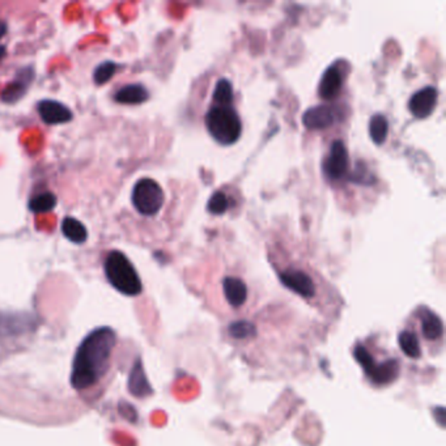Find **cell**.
Masks as SVG:
<instances>
[{
    "mask_svg": "<svg viewBox=\"0 0 446 446\" xmlns=\"http://www.w3.org/2000/svg\"><path fill=\"white\" fill-rule=\"evenodd\" d=\"M129 388H130L133 396L139 398L146 397L147 394H149L148 391H151L148 382L146 380V376H144V371H143L141 361H138L134 366L133 372H131V376H130Z\"/></svg>",
    "mask_w": 446,
    "mask_h": 446,
    "instance_id": "ac0fdd59",
    "label": "cell"
},
{
    "mask_svg": "<svg viewBox=\"0 0 446 446\" xmlns=\"http://www.w3.org/2000/svg\"><path fill=\"white\" fill-rule=\"evenodd\" d=\"M206 126L211 136L223 146L236 143L242 133L240 116L233 107L214 105L207 113Z\"/></svg>",
    "mask_w": 446,
    "mask_h": 446,
    "instance_id": "5b68a950",
    "label": "cell"
},
{
    "mask_svg": "<svg viewBox=\"0 0 446 446\" xmlns=\"http://www.w3.org/2000/svg\"><path fill=\"white\" fill-rule=\"evenodd\" d=\"M57 202H58L57 197L53 192L45 191V192H41V194H38V195L31 199L29 210L34 214L50 212L53 208H55Z\"/></svg>",
    "mask_w": 446,
    "mask_h": 446,
    "instance_id": "ffe728a7",
    "label": "cell"
},
{
    "mask_svg": "<svg viewBox=\"0 0 446 446\" xmlns=\"http://www.w3.org/2000/svg\"><path fill=\"white\" fill-rule=\"evenodd\" d=\"M116 335L110 327H99L84 338L72 363L71 385L77 391L92 388L102 380L110 366Z\"/></svg>",
    "mask_w": 446,
    "mask_h": 446,
    "instance_id": "6da1fadb",
    "label": "cell"
},
{
    "mask_svg": "<svg viewBox=\"0 0 446 446\" xmlns=\"http://www.w3.org/2000/svg\"><path fill=\"white\" fill-rule=\"evenodd\" d=\"M354 355L363 368L366 380L376 388H385L399 377V359L382 347L379 340L366 339L359 343Z\"/></svg>",
    "mask_w": 446,
    "mask_h": 446,
    "instance_id": "3957f363",
    "label": "cell"
},
{
    "mask_svg": "<svg viewBox=\"0 0 446 446\" xmlns=\"http://www.w3.org/2000/svg\"><path fill=\"white\" fill-rule=\"evenodd\" d=\"M32 77H33V74H32L31 70H29V72H26V74L23 72V75H18V77H17L16 80L9 84V87L3 91V93H1V99H3L4 102H9V104H13V102L18 101V99L24 96L25 92H26L28 87H29V83L32 82Z\"/></svg>",
    "mask_w": 446,
    "mask_h": 446,
    "instance_id": "9a60e30c",
    "label": "cell"
},
{
    "mask_svg": "<svg viewBox=\"0 0 446 446\" xmlns=\"http://www.w3.org/2000/svg\"><path fill=\"white\" fill-rule=\"evenodd\" d=\"M224 300L232 310H239L244 308L249 298L248 285L245 281L236 276H227L222 283Z\"/></svg>",
    "mask_w": 446,
    "mask_h": 446,
    "instance_id": "30bf717a",
    "label": "cell"
},
{
    "mask_svg": "<svg viewBox=\"0 0 446 446\" xmlns=\"http://www.w3.org/2000/svg\"><path fill=\"white\" fill-rule=\"evenodd\" d=\"M6 32H7V25H6V23L0 21V38L6 34Z\"/></svg>",
    "mask_w": 446,
    "mask_h": 446,
    "instance_id": "cb8c5ba5",
    "label": "cell"
},
{
    "mask_svg": "<svg viewBox=\"0 0 446 446\" xmlns=\"http://www.w3.org/2000/svg\"><path fill=\"white\" fill-rule=\"evenodd\" d=\"M62 232L67 240L74 244H83L88 239V232L82 222L68 216L62 223Z\"/></svg>",
    "mask_w": 446,
    "mask_h": 446,
    "instance_id": "e0dca14e",
    "label": "cell"
},
{
    "mask_svg": "<svg viewBox=\"0 0 446 446\" xmlns=\"http://www.w3.org/2000/svg\"><path fill=\"white\" fill-rule=\"evenodd\" d=\"M349 156L347 147L342 141H335L330 146L329 155L323 161V173L331 181L343 180L348 173Z\"/></svg>",
    "mask_w": 446,
    "mask_h": 446,
    "instance_id": "ba28073f",
    "label": "cell"
},
{
    "mask_svg": "<svg viewBox=\"0 0 446 446\" xmlns=\"http://www.w3.org/2000/svg\"><path fill=\"white\" fill-rule=\"evenodd\" d=\"M1 51H4V49H3V48H0V57L3 55V53H1Z\"/></svg>",
    "mask_w": 446,
    "mask_h": 446,
    "instance_id": "d4e9b609",
    "label": "cell"
},
{
    "mask_svg": "<svg viewBox=\"0 0 446 446\" xmlns=\"http://www.w3.org/2000/svg\"><path fill=\"white\" fill-rule=\"evenodd\" d=\"M343 87V72L338 66H330L323 74L318 93L323 99H334Z\"/></svg>",
    "mask_w": 446,
    "mask_h": 446,
    "instance_id": "5bb4252c",
    "label": "cell"
},
{
    "mask_svg": "<svg viewBox=\"0 0 446 446\" xmlns=\"http://www.w3.org/2000/svg\"><path fill=\"white\" fill-rule=\"evenodd\" d=\"M38 114L42 121L48 124H60L71 122L74 114L66 105L54 99H43L38 102Z\"/></svg>",
    "mask_w": 446,
    "mask_h": 446,
    "instance_id": "7c38bea8",
    "label": "cell"
},
{
    "mask_svg": "<svg viewBox=\"0 0 446 446\" xmlns=\"http://www.w3.org/2000/svg\"><path fill=\"white\" fill-rule=\"evenodd\" d=\"M388 134V118L382 114H376L369 121V135L377 146L385 143Z\"/></svg>",
    "mask_w": 446,
    "mask_h": 446,
    "instance_id": "d6986e66",
    "label": "cell"
},
{
    "mask_svg": "<svg viewBox=\"0 0 446 446\" xmlns=\"http://www.w3.org/2000/svg\"><path fill=\"white\" fill-rule=\"evenodd\" d=\"M279 279L285 288L292 290L304 300L310 301L317 298V284L314 283L313 278L303 270L287 268L279 273Z\"/></svg>",
    "mask_w": 446,
    "mask_h": 446,
    "instance_id": "52a82bcc",
    "label": "cell"
},
{
    "mask_svg": "<svg viewBox=\"0 0 446 446\" xmlns=\"http://www.w3.org/2000/svg\"><path fill=\"white\" fill-rule=\"evenodd\" d=\"M148 91L141 84H130L121 88L116 93V99L119 104L127 105H138L148 99Z\"/></svg>",
    "mask_w": 446,
    "mask_h": 446,
    "instance_id": "2e32d148",
    "label": "cell"
},
{
    "mask_svg": "<svg viewBox=\"0 0 446 446\" xmlns=\"http://www.w3.org/2000/svg\"><path fill=\"white\" fill-rule=\"evenodd\" d=\"M133 205L144 216L156 215L164 206L165 195L161 186L152 178H141L134 186Z\"/></svg>",
    "mask_w": 446,
    "mask_h": 446,
    "instance_id": "8992f818",
    "label": "cell"
},
{
    "mask_svg": "<svg viewBox=\"0 0 446 446\" xmlns=\"http://www.w3.org/2000/svg\"><path fill=\"white\" fill-rule=\"evenodd\" d=\"M437 104V91L433 87H425L420 91L413 93L408 102V109L411 114L419 119L430 116Z\"/></svg>",
    "mask_w": 446,
    "mask_h": 446,
    "instance_id": "8fae6325",
    "label": "cell"
},
{
    "mask_svg": "<svg viewBox=\"0 0 446 446\" xmlns=\"http://www.w3.org/2000/svg\"><path fill=\"white\" fill-rule=\"evenodd\" d=\"M338 121L339 110L330 105H318L308 109L303 116V124L309 130H325Z\"/></svg>",
    "mask_w": 446,
    "mask_h": 446,
    "instance_id": "9c48e42d",
    "label": "cell"
},
{
    "mask_svg": "<svg viewBox=\"0 0 446 446\" xmlns=\"http://www.w3.org/2000/svg\"><path fill=\"white\" fill-rule=\"evenodd\" d=\"M207 208L212 215H223L229 208V199L222 191H217L208 200Z\"/></svg>",
    "mask_w": 446,
    "mask_h": 446,
    "instance_id": "7402d4cb",
    "label": "cell"
},
{
    "mask_svg": "<svg viewBox=\"0 0 446 446\" xmlns=\"http://www.w3.org/2000/svg\"><path fill=\"white\" fill-rule=\"evenodd\" d=\"M104 268L109 283L118 292L131 298L141 295L143 285L139 273L124 253L118 250L110 251L105 259Z\"/></svg>",
    "mask_w": 446,
    "mask_h": 446,
    "instance_id": "277c9868",
    "label": "cell"
},
{
    "mask_svg": "<svg viewBox=\"0 0 446 446\" xmlns=\"http://www.w3.org/2000/svg\"><path fill=\"white\" fill-rule=\"evenodd\" d=\"M214 101L216 105L222 107H232L233 102V87L229 80L220 79L216 84L215 91H214Z\"/></svg>",
    "mask_w": 446,
    "mask_h": 446,
    "instance_id": "44dd1931",
    "label": "cell"
},
{
    "mask_svg": "<svg viewBox=\"0 0 446 446\" xmlns=\"http://www.w3.org/2000/svg\"><path fill=\"white\" fill-rule=\"evenodd\" d=\"M33 330V318L25 314L0 313V337H17Z\"/></svg>",
    "mask_w": 446,
    "mask_h": 446,
    "instance_id": "4fadbf2b",
    "label": "cell"
},
{
    "mask_svg": "<svg viewBox=\"0 0 446 446\" xmlns=\"http://www.w3.org/2000/svg\"><path fill=\"white\" fill-rule=\"evenodd\" d=\"M116 68H118V66H116L114 62H104L102 65H99L94 70V75H93L94 82L99 84V85L107 83L116 75Z\"/></svg>",
    "mask_w": 446,
    "mask_h": 446,
    "instance_id": "603a6c76",
    "label": "cell"
},
{
    "mask_svg": "<svg viewBox=\"0 0 446 446\" xmlns=\"http://www.w3.org/2000/svg\"><path fill=\"white\" fill-rule=\"evenodd\" d=\"M398 343L411 360L437 355L444 347V326L440 317L428 308L418 309L399 332Z\"/></svg>",
    "mask_w": 446,
    "mask_h": 446,
    "instance_id": "7a4b0ae2",
    "label": "cell"
}]
</instances>
